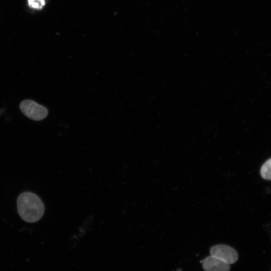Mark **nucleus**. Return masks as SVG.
<instances>
[{"mask_svg":"<svg viewBox=\"0 0 271 271\" xmlns=\"http://www.w3.org/2000/svg\"><path fill=\"white\" fill-rule=\"evenodd\" d=\"M18 211L25 221L33 223L40 220L44 213V205L40 198L30 192L21 193L17 199Z\"/></svg>","mask_w":271,"mask_h":271,"instance_id":"nucleus-1","label":"nucleus"},{"mask_svg":"<svg viewBox=\"0 0 271 271\" xmlns=\"http://www.w3.org/2000/svg\"><path fill=\"white\" fill-rule=\"evenodd\" d=\"M20 108L25 115L34 120L38 121L45 118L48 113L45 107L32 100L22 101Z\"/></svg>","mask_w":271,"mask_h":271,"instance_id":"nucleus-2","label":"nucleus"},{"mask_svg":"<svg viewBox=\"0 0 271 271\" xmlns=\"http://www.w3.org/2000/svg\"><path fill=\"white\" fill-rule=\"evenodd\" d=\"M210 254L220 258L229 264L234 263L238 258L235 249L225 244H217L212 246L210 249Z\"/></svg>","mask_w":271,"mask_h":271,"instance_id":"nucleus-3","label":"nucleus"},{"mask_svg":"<svg viewBox=\"0 0 271 271\" xmlns=\"http://www.w3.org/2000/svg\"><path fill=\"white\" fill-rule=\"evenodd\" d=\"M201 262L204 271H229L230 269L229 264L210 255L204 258Z\"/></svg>","mask_w":271,"mask_h":271,"instance_id":"nucleus-4","label":"nucleus"},{"mask_svg":"<svg viewBox=\"0 0 271 271\" xmlns=\"http://www.w3.org/2000/svg\"><path fill=\"white\" fill-rule=\"evenodd\" d=\"M260 175L263 179L271 180V158L267 160L261 166Z\"/></svg>","mask_w":271,"mask_h":271,"instance_id":"nucleus-5","label":"nucleus"},{"mask_svg":"<svg viewBox=\"0 0 271 271\" xmlns=\"http://www.w3.org/2000/svg\"><path fill=\"white\" fill-rule=\"evenodd\" d=\"M28 5L30 7L36 9H41L43 6L41 4V0H28Z\"/></svg>","mask_w":271,"mask_h":271,"instance_id":"nucleus-6","label":"nucleus"}]
</instances>
